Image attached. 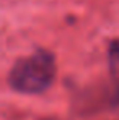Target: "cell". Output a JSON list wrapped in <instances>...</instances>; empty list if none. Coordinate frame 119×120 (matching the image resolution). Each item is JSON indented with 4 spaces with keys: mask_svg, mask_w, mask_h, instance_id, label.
<instances>
[{
    "mask_svg": "<svg viewBox=\"0 0 119 120\" xmlns=\"http://www.w3.org/2000/svg\"><path fill=\"white\" fill-rule=\"evenodd\" d=\"M56 78V60L49 52H34L18 60L10 75V86L25 94H39L46 91Z\"/></svg>",
    "mask_w": 119,
    "mask_h": 120,
    "instance_id": "6da1fadb",
    "label": "cell"
},
{
    "mask_svg": "<svg viewBox=\"0 0 119 120\" xmlns=\"http://www.w3.org/2000/svg\"><path fill=\"white\" fill-rule=\"evenodd\" d=\"M109 68L114 81L119 84V44H113L109 49Z\"/></svg>",
    "mask_w": 119,
    "mask_h": 120,
    "instance_id": "7a4b0ae2",
    "label": "cell"
}]
</instances>
